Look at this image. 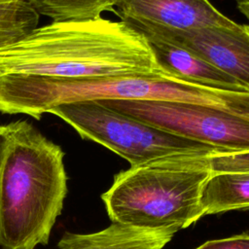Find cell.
I'll use <instances>...</instances> for the list:
<instances>
[{
    "label": "cell",
    "mask_w": 249,
    "mask_h": 249,
    "mask_svg": "<svg viewBox=\"0 0 249 249\" xmlns=\"http://www.w3.org/2000/svg\"><path fill=\"white\" fill-rule=\"evenodd\" d=\"M160 73L140 32L102 17L52 21L0 47V77L80 80Z\"/></svg>",
    "instance_id": "cell-1"
},
{
    "label": "cell",
    "mask_w": 249,
    "mask_h": 249,
    "mask_svg": "<svg viewBox=\"0 0 249 249\" xmlns=\"http://www.w3.org/2000/svg\"><path fill=\"white\" fill-rule=\"evenodd\" d=\"M64 155L26 120L0 124V248L48 244L67 195Z\"/></svg>",
    "instance_id": "cell-2"
},
{
    "label": "cell",
    "mask_w": 249,
    "mask_h": 249,
    "mask_svg": "<svg viewBox=\"0 0 249 249\" xmlns=\"http://www.w3.org/2000/svg\"><path fill=\"white\" fill-rule=\"evenodd\" d=\"M209 155L175 154L119 172L101 196L112 223L172 233L196 223L212 174Z\"/></svg>",
    "instance_id": "cell-3"
},
{
    "label": "cell",
    "mask_w": 249,
    "mask_h": 249,
    "mask_svg": "<svg viewBox=\"0 0 249 249\" xmlns=\"http://www.w3.org/2000/svg\"><path fill=\"white\" fill-rule=\"evenodd\" d=\"M12 91L17 111L38 121L55 106L89 100L190 103L249 118V92L221 91L165 73L80 80L18 77Z\"/></svg>",
    "instance_id": "cell-4"
},
{
    "label": "cell",
    "mask_w": 249,
    "mask_h": 249,
    "mask_svg": "<svg viewBox=\"0 0 249 249\" xmlns=\"http://www.w3.org/2000/svg\"><path fill=\"white\" fill-rule=\"evenodd\" d=\"M48 113L68 124L83 139L98 143L121 156L130 166L181 153L219 152L147 124L99 100L58 105Z\"/></svg>",
    "instance_id": "cell-5"
},
{
    "label": "cell",
    "mask_w": 249,
    "mask_h": 249,
    "mask_svg": "<svg viewBox=\"0 0 249 249\" xmlns=\"http://www.w3.org/2000/svg\"><path fill=\"white\" fill-rule=\"evenodd\" d=\"M99 101L147 124L208 145L219 152H249V118L190 103Z\"/></svg>",
    "instance_id": "cell-6"
},
{
    "label": "cell",
    "mask_w": 249,
    "mask_h": 249,
    "mask_svg": "<svg viewBox=\"0 0 249 249\" xmlns=\"http://www.w3.org/2000/svg\"><path fill=\"white\" fill-rule=\"evenodd\" d=\"M146 39L185 49L231 76L249 90V25L179 30L146 21L124 19Z\"/></svg>",
    "instance_id": "cell-7"
},
{
    "label": "cell",
    "mask_w": 249,
    "mask_h": 249,
    "mask_svg": "<svg viewBox=\"0 0 249 249\" xmlns=\"http://www.w3.org/2000/svg\"><path fill=\"white\" fill-rule=\"evenodd\" d=\"M114 13L122 20L146 21L179 30L236 23L209 0H117Z\"/></svg>",
    "instance_id": "cell-8"
},
{
    "label": "cell",
    "mask_w": 249,
    "mask_h": 249,
    "mask_svg": "<svg viewBox=\"0 0 249 249\" xmlns=\"http://www.w3.org/2000/svg\"><path fill=\"white\" fill-rule=\"evenodd\" d=\"M161 71L174 78L201 87L229 92H249L231 76L196 54L156 39H147Z\"/></svg>",
    "instance_id": "cell-9"
},
{
    "label": "cell",
    "mask_w": 249,
    "mask_h": 249,
    "mask_svg": "<svg viewBox=\"0 0 249 249\" xmlns=\"http://www.w3.org/2000/svg\"><path fill=\"white\" fill-rule=\"evenodd\" d=\"M174 233L112 223L90 233L65 232L58 249H162Z\"/></svg>",
    "instance_id": "cell-10"
},
{
    "label": "cell",
    "mask_w": 249,
    "mask_h": 249,
    "mask_svg": "<svg viewBox=\"0 0 249 249\" xmlns=\"http://www.w3.org/2000/svg\"><path fill=\"white\" fill-rule=\"evenodd\" d=\"M202 215L249 209V172H212L201 194Z\"/></svg>",
    "instance_id": "cell-11"
},
{
    "label": "cell",
    "mask_w": 249,
    "mask_h": 249,
    "mask_svg": "<svg viewBox=\"0 0 249 249\" xmlns=\"http://www.w3.org/2000/svg\"><path fill=\"white\" fill-rule=\"evenodd\" d=\"M38 15L53 22L80 21L101 18L106 11L115 12L117 0H23Z\"/></svg>",
    "instance_id": "cell-12"
},
{
    "label": "cell",
    "mask_w": 249,
    "mask_h": 249,
    "mask_svg": "<svg viewBox=\"0 0 249 249\" xmlns=\"http://www.w3.org/2000/svg\"><path fill=\"white\" fill-rule=\"evenodd\" d=\"M38 15L23 0H0V33L20 38L38 27Z\"/></svg>",
    "instance_id": "cell-13"
},
{
    "label": "cell",
    "mask_w": 249,
    "mask_h": 249,
    "mask_svg": "<svg viewBox=\"0 0 249 249\" xmlns=\"http://www.w3.org/2000/svg\"><path fill=\"white\" fill-rule=\"evenodd\" d=\"M209 162L212 172H249V152H214Z\"/></svg>",
    "instance_id": "cell-14"
},
{
    "label": "cell",
    "mask_w": 249,
    "mask_h": 249,
    "mask_svg": "<svg viewBox=\"0 0 249 249\" xmlns=\"http://www.w3.org/2000/svg\"><path fill=\"white\" fill-rule=\"evenodd\" d=\"M196 249H249V234L242 233L227 238L208 240Z\"/></svg>",
    "instance_id": "cell-15"
},
{
    "label": "cell",
    "mask_w": 249,
    "mask_h": 249,
    "mask_svg": "<svg viewBox=\"0 0 249 249\" xmlns=\"http://www.w3.org/2000/svg\"><path fill=\"white\" fill-rule=\"evenodd\" d=\"M237 9L249 21V0H237Z\"/></svg>",
    "instance_id": "cell-16"
},
{
    "label": "cell",
    "mask_w": 249,
    "mask_h": 249,
    "mask_svg": "<svg viewBox=\"0 0 249 249\" xmlns=\"http://www.w3.org/2000/svg\"><path fill=\"white\" fill-rule=\"evenodd\" d=\"M18 39V37H15V36H11V35H7V34H1L0 33V47L5 45V44H8V43H12L14 42L15 40Z\"/></svg>",
    "instance_id": "cell-17"
}]
</instances>
